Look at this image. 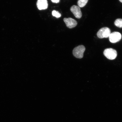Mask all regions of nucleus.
<instances>
[{
    "mask_svg": "<svg viewBox=\"0 0 122 122\" xmlns=\"http://www.w3.org/2000/svg\"><path fill=\"white\" fill-rule=\"evenodd\" d=\"M85 48L84 46L80 45L75 47L73 49V54L75 57L77 58L81 59L83 56Z\"/></svg>",
    "mask_w": 122,
    "mask_h": 122,
    "instance_id": "1",
    "label": "nucleus"
},
{
    "mask_svg": "<svg viewBox=\"0 0 122 122\" xmlns=\"http://www.w3.org/2000/svg\"><path fill=\"white\" fill-rule=\"evenodd\" d=\"M104 55L110 60H112L116 58L117 53L116 50L112 48L106 49L104 51Z\"/></svg>",
    "mask_w": 122,
    "mask_h": 122,
    "instance_id": "2",
    "label": "nucleus"
},
{
    "mask_svg": "<svg viewBox=\"0 0 122 122\" xmlns=\"http://www.w3.org/2000/svg\"><path fill=\"white\" fill-rule=\"evenodd\" d=\"M111 34V30L107 27H104L100 30L97 33V37L100 39L109 37Z\"/></svg>",
    "mask_w": 122,
    "mask_h": 122,
    "instance_id": "3",
    "label": "nucleus"
},
{
    "mask_svg": "<svg viewBox=\"0 0 122 122\" xmlns=\"http://www.w3.org/2000/svg\"><path fill=\"white\" fill-rule=\"evenodd\" d=\"M110 41L112 43H116L120 40L122 38V35L120 33L114 32L111 33L109 37Z\"/></svg>",
    "mask_w": 122,
    "mask_h": 122,
    "instance_id": "4",
    "label": "nucleus"
},
{
    "mask_svg": "<svg viewBox=\"0 0 122 122\" xmlns=\"http://www.w3.org/2000/svg\"><path fill=\"white\" fill-rule=\"evenodd\" d=\"M71 10L74 15V16L77 19H80L82 16V13L80 7L75 5L71 6Z\"/></svg>",
    "mask_w": 122,
    "mask_h": 122,
    "instance_id": "5",
    "label": "nucleus"
},
{
    "mask_svg": "<svg viewBox=\"0 0 122 122\" xmlns=\"http://www.w3.org/2000/svg\"><path fill=\"white\" fill-rule=\"evenodd\" d=\"M64 21L66 24V26L69 28H74L77 25V21L71 18H65Z\"/></svg>",
    "mask_w": 122,
    "mask_h": 122,
    "instance_id": "6",
    "label": "nucleus"
},
{
    "mask_svg": "<svg viewBox=\"0 0 122 122\" xmlns=\"http://www.w3.org/2000/svg\"><path fill=\"white\" fill-rule=\"evenodd\" d=\"M36 5L39 10H46L48 7V1L47 0H38Z\"/></svg>",
    "mask_w": 122,
    "mask_h": 122,
    "instance_id": "7",
    "label": "nucleus"
},
{
    "mask_svg": "<svg viewBox=\"0 0 122 122\" xmlns=\"http://www.w3.org/2000/svg\"><path fill=\"white\" fill-rule=\"evenodd\" d=\"M88 0H78L77 4L80 7H83L86 5L88 2Z\"/></svg>",
    "mask_w": 122,
    "mask_h": 122,
    "instance_id": "8",
    "label": "nucleus"
},
{
    "mask_svg": "<svg viewBox=\"0 0 122 122\" xmlns=\"http://www.w3.org/2000/svg\"><path fill=\"white\" fill-rule=\"evenodd\" d=\"M114 24L116 26L119 28H122V19H117L114 22Z\"/></svg>",
    "mask_w": 122,
    "mask_h": 122,
    "instance_id": "9",
    "label": "nucleus"
},
{
    "mask_svg": "<svg viewBox=\"0 0 122 122\" xmlns=\"http://www.w3.org/2000/svg\"><path fill=\"white\" fill-rule=\"evenodd\" d=\"M52 15L53 16L55 17L56 18H59L61 17V15L58 12L55 10H53L52 11Z\"/></svg>",
    "mask_w": 122,
    "mask_h": 122,
    "instance_id": "10",
    "label": "nucleus"
},
{
    "mask_svg": "<svg viewBox=\"0 0 122 122\" xmlns=\"http://www.w3.org/2000/svg\"><path fill=\"white\" fill-rule=\"evenodd\" d=\"M51 0L52 2L54 3H57L60 1V0Z\"/></svg>",
    "mask_w": 122,
    "mask_h": 122,
    "instance_id": "11",
    "label": "nucleus"
},
{
    "mask_svg": "<svg viewBox=\"0 0 122 122\" xmlns=\"http://www.w3.org/2000/svg\"><path fill=\"white\" fill-rule=\"evenodd\" d=\"M120 2L122 3V0H119Z\"/></svg>",
    "mask_w": 122,
    "mask_h": 122,
    "instance_id": "12",
    "label": "nucleus"
}]
</instances>
